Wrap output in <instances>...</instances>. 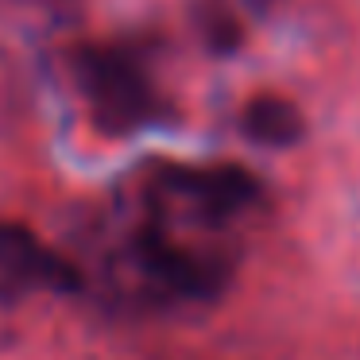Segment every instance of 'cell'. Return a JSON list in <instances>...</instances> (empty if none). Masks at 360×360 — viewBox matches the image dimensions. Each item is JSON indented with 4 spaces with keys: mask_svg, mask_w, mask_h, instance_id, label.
Segmentation results:
<instances>
[{
    "mask_svg": "<svg viewBox=\"0 0 360 360\" xmlns=\"http://www.w3.org/2000/svg\"><path fill=\"white\" fill-rule=\"evenodd\" d=\"M171 190L190 198L205 217H236L259 202V179L236 163L179 167L171 171Z\"/></svg>",
    "mask_w": 360,
    "mask_h": 360,
    "instance_id": "obj_4",
    "label": "cell"
},
{
    "mask_svg": "<svg viewBox=\"0 0 360 360\" xmlns=\"http://www.w3.org/2000/svg\"><path fill=\"white\" fill-rule=\"evenodd\" d=\"M136 256L140 267L151 275V283L167 287L171 295L182 298H210L225 287L229 264L210 252H194L190 244H179L171 233L148 225L136 240Z\"/></svg>",
    "mask_w": 360,
    "mask_h": 360,
    "instance_id": "obj_2",
    "label": "cell"
},
{
    "mask_svg": "<svg viewBox=\"0 0 360 360\" xmlns=\"http://www.w3.org/2000/svg\"><path fill=\"white\" fill-rule=\"evenodd\" d=\"M0 271L16 279L20 287H51V290H78L82 275L66 256L39 240L27 225L0 221Z\"/></svg>",
    "mask_w": 360,
    "mask_h": 360,
    "instance_id": "obj_3",
    "label": "cell"
},
{
    "mask_svg": "<svg viewBox=\"0 0 360 360\" xmlns=\"http://www.w3.org/2000/svg\"><path fill=\"white\" fill-rule=\"evenodd\" d=\"M82 86L86 97L94 101L97 117L109 128L124 132V128L148 124L155 112V94H151L148 74L140 70L132 55L117 47H101V51H86L78 63Z\"/></svg>",
    "mask_w": 360,
    "mask_h": 360,
    "instance_id": "obj_1",
    "label": "cell"
},
{
    "mask_svg": "<svg viewBox=\"0 0 360 360\" xmlns=\"http://www.w3.org/2000/svg\"><path fill=\"white\" fill-rule=\"evenodd\" d=\"M240 128L264 148H287L302 136V112L279 94H259L244 105Z\"/></svg>",
    "mask_w": 360,
    "mask_h": 360,
    "instance_id": "obj_5",
    "label": "cell"
}]
</instances>
